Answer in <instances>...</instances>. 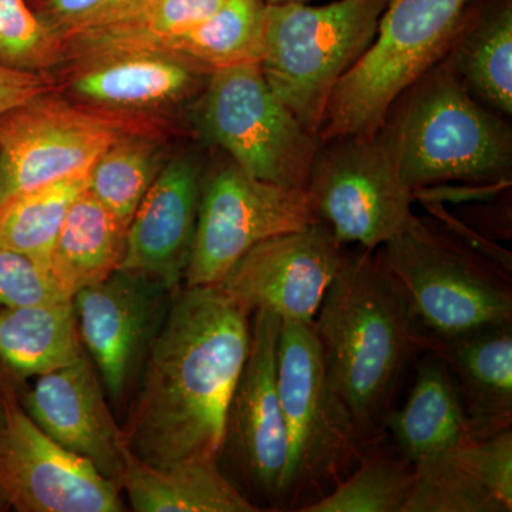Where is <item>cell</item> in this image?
I'll return each instance as SVG.
<instances>
[{
    "mask_svg": "<svg viewBox=\"0 0 512 512\" xmlns=\"http://www.w3.org/2000/svg\"><path fill=\"white\" fill-rule=\"evenodd\" d=\"M198 106L201 133L245 173L306 190L318 140L272 92L259 63L211 72Z\"/></svg>",
    "mask_w": 512,
    "mask_h": 512,
    "instance_id": "cell-8",
    "label": "cell"
},
{
    "mask_svg": "<svg viewBox=\"0 0 512 512\" xmlns=\"http://www.w3.org/2000/svg\"><path fill=\"white\" fill-rule=\"evenodd\" d=\"M319 222L308 190L258 180L227 156L202 178L184 286H215L266 239Z\"/></svg>",
    "mask_w": 512,
    "mask_h": 512,
    "instance_id": "cell-9",
    "label": "cell"
},
{
    "mask_svg": "<svg viewBox=\"0 0 512 512\" xmlns=\"http://www.w3.org/2000/svg\"><path fill=\"white\" fill-rule=\"evenodd\" d=\"M266 5H285V3H306L309 0H265Z\"/></svg>",
    "mask_w": 512,
    "mask_h": 512,
    "instance_id": "cell-37",
    "label": "cell"
},
{
    "mask_svg": "<svg viewBox=\"0 0 512 512\" xmlns=\"http://www.w3.org/2000/svg\"><path fill=\"white\" fill-rule=\"evenodd\" d=\"M174 292L148 276L119 269L74 293L80 340L114 406H123L133 394Z\"/></svg>",
    "mask_w": 512,
    "mask_h": 512,
    "instance_id": "cell-14",
    "label": "cell"
},
{
    "mask_svg": "<svg viewBox=\"0 0 512 512\" xmlns=\"http://www.w3.org/2000/svg\"><path fill=\"white\" fill-rule=\"evenodd\" d=\"M66 59V46L28 0H0V64L49 74Z\"/></svg>",
    "mask_w": 512,
    "mask_h": 512,
    "instance_id": "cell-31",
    "label": "cell"
},
{
    "mask_svg": "<svg viewBox=\"0 0 512 512\" xmlns=\"http://www.w3.org/2000/svg\"><path fill=\"white\" fill-rule=\"evenodd\" d=\"M225 2L227 0H144L127 18L67 39L64 42L66 60L110 50L146 49L200 25Z\"/></svg>",
    "mask_w": 512,
    "mask_h": 512,
    "instance_id": "cell-28",
    "label": "cell"
},
{
    "mask_svg": "<svg viewBox=\"0 0 512 512\" xmlns=\"http://www.w3.org/2000/svg\"><path fill=\"white\" fill-rule=\"evenodd\" d=\"M126 237V225L86 188L67 212L50 271L73 296L119 271L126 255Z\"/></svg>",
    "mask_w": 512,
    "mask_h": 512,
    "instance_id": "cell-25",
    "label": "cell"
},
{
    "mask_svg": "<svg viewBox=\"0 0 512 512\" xmlns=\"http://www.w3.org/2000/svg\"><path fill=\"white\" fill-rule=\"evenodd\" d=\"M47 266L13 249L0 247V306L49 305L72 301Z\"/></svg>",
    "mask_w": 512,
    "mask_h": 512,
    "instance_id": "cell-32",
    "label": "cell"
},
{
    "mask_svg": "<svg viewBox=\"0 0 512 512\" xmlns=\"http://www.w3.org/2000/svg\"><path fill=\"white\" fill-rule=\"evenodd\" d=\"M131 508L137 512L261 511L222 471L217 458H194L170 467L141 463L127 450L121 477Z\"/></svg>",
    "mask_w": 512,
    "mask_h": 512,
    "instance_id": "cell-22",
    "label": "cell"
},
{
    "mask_svg": "<svg viewBox=\"0 0 512 512\" xmlns=\"http://www.w3.org/2000/svg\"><path fill=\"white\" fill-rule=\"evenodd\" d=\"M249 315L220 286L175 289L121 426L131 456L153 467L220 460L251 343Z\"/></svg>",
    "mask_w": 512,
    "mask_h": 512,
    "instance_id": "cell-1",
    "label": "cell"
},
{
    "mask_svg": "<svg viewBox=\"0 0 512 512\" xmlns=\"http://www.w3.org/2000/svg\"><path fill=\"white\" fill-rule=\"evenodd\" d=\"M512 430L414 467L402 512H510Z\"/></svg>",
    "mask_w": 512,
    "mask_h": 512,
    "instance_id": "cell-19",
    "label": "cell"
},
{
    "mask_svg": "<svg viewBox=\"0 0 512 512\" xmlns=\"http://www.w3.org/2000/svg\"><path fill=\"white\" fill-rule=\"evenodd\" d=\"M473 0H387L366 52L336 84L318 133L372 136L393 104L446 57Z\"/></svg>",
    "mask_w": 512,
    "mask_h": 512,
    "instance_id": "cell-5",
    "label": "cell"
},
{
    "mask_svg": "<svg viewBox=\"0 0 512 512\" xmlns=\"http://www.w3.org/2000/svg\"><path fill=\"white\" fill-rule=\"evenodd\" d=\"M84 353L72 301L0 306V366L10 380L46 375L72 365Z\"/></svg>",
    "mask_w": 512,
    "mask_h": 512,
    "instance_id": "cell-24",
    "label": "cell"
},
{
    "mask_svg": "<svg viewBox=\"0 0 512 512\" xmlns=\"http://www.w3.org/2000/svg\"><path fill=\"white\" fill-rule=\"evenodd\" d=\"M265 0H227L200 25L146 49L184 57L207 72L259 63L264 36Z\"/></svg>",
    "mask_w": 512,
    "mask_h": 512,
    "instance_id": "cell-26",
    "label": "cell"
},
{
    "mask_svg": "<svg viewBox=\"0 0 512 512\" xmlns=\"http://www.w3.org/2000/svg\"><path fill=\"white\" fill-rule=\"evenodd\" d=\"M306 190L333 237L365 251L383 247L414 217L413 192L400 180L380 133L319 143Z\"/></svg>",
    "mask_w": 512,
    "mask_h": 512,
    "instance_id": "cell-10",
    "label": "cell"
},
{
    "mask_svg": "<svg viewBox=\"0 0 512 512\" xmlns=\"http://www.w3.org/2000/svg\"><path fill=\"white\" fill-rule=\"evenodd\" d=\"M130 130L50 90L0 116V205L22 192L89 174Z\"/></svg>",
    "mask_w": 512,
    "mask_h": 512,
    "instance_id": "cell-11",
    "label": "cell"
},
{
    "mask_svg": "<svg viewBox=\"0 0 512 512\" xmlns=\"http://www.w3.org/2000/svg\"><path fill=\"white\" fill-rule=\"evenodd\" d=\"M355 473L329 493L299 508L302 512H402L413 487L414 467L384 451L360 458Z\"/></svg>",
    "mask_w": 512,
    "mask_h": 512,
    "instance_id": "cell-30",
    "label": "cell"
},
{
    "mask_svg": "<svg viewBox=\"0 0 512 512\" xmlns=\"http://www.w3.org/2000/svg\"><path fill=\"white\" fill-rule=\"evenodd\" d=\"M55 90L49 74L26 72L0 64V116L40 94Z\"/></svg>",
    "mask_w": 512,
    "mask_h": 512,
    "instance_id": "cell-34",
    "label": "cell"
},
{
    "mask_svg": "<svg viewBox=\"0 0 512 512\" xmlns=\"http://www.w3.org/2000/svg\"><path fill=\"white\" fill-rule=\"evenodd\" d=\"M330 386L362 439L384 429L404 367L419 346L409 302L380 254L346 256L313 320Z\"/></svg>",
    "mask_w": 512,
    "mask_h": 512,
    "instance_id": "cell-2",
    "label": "cell"
},
{
    "mask_svg": "<svg viewBox=\"0 0 512 512\" xmlns=\"http://www.w3.org/2000/svg\"><path fill=\"white\" fill-rule=\"evenodd\" d=\"M37 16L66 42L127 18L144 0H28Z\"/></svg>",
    "mask_w": 512,
    "mask_h": 512,
    "instance_id": "cell-33",
    "label": "cell"
},
{
    "mask_svg": "<svg viewBox=\"0 0 512 512\" xmlns=\"http://www.w3.org/2000/svg\"><path fill=\"white\" fill-rule=\"evenodd\" d=\"M420 349L440 357L460 393L474 439L511 429L512 322L451 339L419 335Z\"/></svg>",
    "mask_w": 512,
    "mask_h": 512,
    "instance_id": "cell-20",
    "label": "cell"
},
{
    "mask_svg": "<svg viewBox=\"0 0 512 512\" xmlns=\"http://www.w3.org/2000/svg\"><path fill=\"white\" fill-rule=\"evenodd\" d=\"M10 507H12V505H10L8 494H6L3 485L0 484V512L9 510Z\"/></svg>",
    "mask_w": 512,
    "mask_h": 512,
    "instance_id": "cell-36",
    "label": "cell"
},
{
    "mask_svg": "<svg viewBox=\"0 0 512 512\" xmlns=\"http://www.w3.org/2000/svg\"><path fill=\"white\" fill-rule=\"evenodd\" d=\"M379 254L423 335L451 339L512 322L510 274L416 215Z\"/></svg>",
    "mask_w": 512,
    "mask_h": 512,
    "instance_id": "cell-6",
    "label": "cell"
},
{
    "mask_svg": "<svg viewBox=\"0 0 512 512\" xmlns=\"http://www.w3.org/2000/svg\"><path fill=\"white\" fill-rule=\"evenodd\" d=\"M281 325L274 312H254L247 362L229 400L220 454L231 460L249 500L255 497L274 507L284 505L289 466L288 433L276 377Z\"/></svg>",
    "mask_w": 512,
    "mask_h": 512,
    "instance_id": "cell-13",
    "label": "cell"
},
{
    "mask_svg": "<svg viewBox=\"0 0 512 512\" xmlns=\"http://www.w3.org/2000/svg\"><path fill=\"white\" fill-rule=\"evenodd\" d=\"M89 174L76 175L15 195L0 205V247L13 249L50 268L53 248L67 212L87 188Z\"/></svg>",
    "mask_w": 512,
    "mask_h": 512,
    "instance_id": "cell-29",
    "label": "cell"
},
{
    "mask_svg": "<svg viewBox=\"0 0 512 512\" xmlns=\"http://www.w3.org/2000/svg\"><path fill=\"white\" fill-rule=\"evenodd\" d=\"M444 62L476 99L503 117L512 114V0L467 9Z\"/></svg>",
    "mask_w": 512,
    "mask_h": 512,
    "instance_id": "cell-23",
    "label": "cell"
},
{
    "mask_svg": "<svg viewBox=\"0 0 512 512\" xmlns=\"http://www.w3.org/2000/svg\"><path fill=\"white\" fill-rule=\"evenodd\" d=\"M13 394H15L13 382H10L8 373L0 366V427H2L3 421H5L6 406H8L9 399Z\"/></svg>",
    "mask_w": 512,
    "mask_h": 512,
    "instance_id": "cell-35",
    "label": "cell"
},
{
    "mask_svg": "<svg viewBox=\"0 0 512 512\" xmlns=\"http://www.w3.org/2000/svg\"><path fill=\"white\" fill-rule=\"evenodd\" d=\"M62 96L126 128L154 121L201 96L210 72L157 49H124L67 59Z\"/></svg>",
    "mask_w": 512,
    "mask_h": 512,
    "instance_id": "cell-12",
    "label": "cell"
},
{
    "mask_svg": "<svg viewBox=\"0 0 512 512\" xmlns=\"http://www.w3.org/2000/svg\"><path fill=\"white\" fill-rule=\"evenodd\" d=\"M346 256L319 221L255 245L217 286L248 313L265 309L282 320L313 325Z\"/></svg>",
    "mask_w": 512,
    "mask_h": 512,
    "instance_id": "cell-16",
    "label": "cell"
},
{
    "mask_svg": "<svg viewBox=\"0 0 512 512\" xmlns=\"http://www.w3.org/2000/svg\"><path fill=\"white\" fill-rule=\"evenodd\" d=\"M379 133L412 192L450 181L511 185L510 126L444 59L397 99Z\"/></svg>",
    "mask_w": 512,
    "mask_h": 512,
    "instance_id": "cell-3",
    "label": "cell"
},
{
    "mask_svg": "<svg viewBox=\"0 0 512 512\" xmlns=\"http://www.w3.org/2000/svg\"><path fill=\"white\" fill-rule=\"evenodd\" d=\"M276 377L289 441L284 505L293 507L303 497L306 505L329 493L362 458L365 440L330 386L312 325L282 320Z\"/></svg>",
    "mask_w": 512,
    "mask_h": 512,
    "instance_id": "cell-7",
    "label": "cell"
},
{
    "mask_svg": "<svg viewBox=\"0 0 512 512\" xmlns=\"http://www.w3.org/2000/svg\"><path fill=\"white\" fill-rule=\"evenodd\" d=\"M384 427L413 467L447 456L476 440L456 382L446 363L434 353L421 363L406 404L387 413Z\"/></svg>",
    "mask_w": 512,
    "mask_h": 512,
    "instance_id": "cell-21",
    "label": "cell"
},
{
    "mask_svg": "<svg viewBox=\"0 0 512 512\" xmlns=\"http://www.w3.org/2000/svg\"><path fill=\"white\" fill-rule=\"evenodd\" d=\"M0 484L20 512H121L120 485L60 446L30 419L16 394L0 427Z\"/></svg>",
    "mask_w": 512,
    "mask_h": 512,
    "instance_id": "cell-15",
    "label": "cell"
},
{
    "mask_svg": "<svg viewBox=\"0 0 512 512\" xmlns=\"http://www.w3.org/2000/svg\"><path fill=\"white\" fill-rule=\"evenodd\" d=\"M163 167L156 133L130 128L90 168L87 190L128 227Z\"/></svg>",
    "mask_w": 512,
    "mask_h": 512,
    "instance_id": "cell-27",
    "label": "cell"
},
{
    "mask_svg": "<svg viewBox=\"0 0 512 512\" xmlns=\"http://www.w3.org/2000/svg\"><path fill=\"white\" fill-rule=\"evenodd\" d=\"M204 170L195 154L164 164L127 227L120 269L180 288L190 261Z\"/></svg>",
    "mask_w": 512,
    "mask_h": 512,
    "instance_id": "cell-18",
    "label": "cell"
},
{
    "mask_svg": "<svg viewBox=\"0 0 512 512\" xmlns=\"http://www.w3.org/2000/svg\"><path fill=\"white\" fill-rule=\"evenodd\" d=\"M22 407L47 436L120 485L127 456L123 430L87 353L72 365L36 377Z\"/></svg>",
    "mask_w": 512,
    "mask_h": 512,
    "instance_id": "cell-17",
    "label": "cell"
},
{
    "mask_svg": "<svg viewBox=\"0 0 512 512\" xmlns=\"http://www.w3.org/2000/svg\"><path fill=\"white\" fill-rule=\"evenodd\" d=\"M386 3L266 5L259 66L272 92L316 140L336 84L372 43Z\"/></svg>",
    "mask_w": 512,
    "mask_h": 512,
    "instance_id": "cell-4",
    "label": "cell"
}]
</instances>
